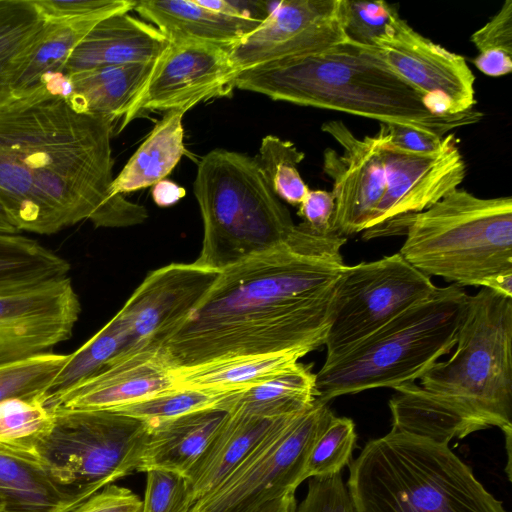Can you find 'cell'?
I'll use <instances>...</instances> for the list:
<instances>
[{
	"instance_id": "6da1fadb",
	"label": "cell",
	"mask_w": 512,
	"mask_h": 512,
	"mask_svg": "<svg viewBox=\"0 0 512 512\" xmlns=\"http://www.w3.org/2000/svg\"><path fill=\"white\" fill-rule=\"evenodd\" d=\"M346 238L303 222L285 244L220 271L160 350L172 371L324 345Z\"/></svg>"
},
{
	"instance_id": "7a4b0ae2",
	"label": "cell",
	"mask_w": 512,
	"mask_h": 512,
	"mask_svg": "<svg viewBox=\"0 0 512 512\" xmlns=\"http://www.w3.org/2000/svg\"><path fill=\"white\" fill-rule=\"evenodd\" d=\"M113 122L38 88L0 107V205L15 228L50 235L81 221L122 228L148 211L112 193Z\"/></svg>"
},
{
	"instance_id": "3957f363",
	"label": "cell",
	"mask_w": 512,
	"mask_h": 512,
	"mask_svg": "<svg viewBox=\"0 0 512 512\" xmlns=\"http://www.w3.org/2000/svg\"><path fill=\"white\" fill-rule=\"evenodd\" d=\"M277 101L334 110L444 137L481 120L476 109L436 116L418 92L392 72L373 47L348 42L315 55L257 65L236 74L232 89Z\"/></svg>"
},
{
	"instance_id": "277c9868",
	"label": "cell",
	"mask_w": 512,
	"mask_h": 512,
	"mask_svg": "<svg viewBox=\"0 0 512 512\" xmlns=\"http://www.w3.org/2000/svg\"><path fill=\"white\" fill-rule=\"evenodd\" d=\"M354 512H507L448 445L390 431L349 464Z\"/></svg>"
},
{
	"instance_id": "5b68a950",
	"label": "cell",
	"mask_w": 512,
	"mask_h": 512,
	"mask_svg": "<svg viewBox=\"0 0 512 512\" xmlns=\"http://www.w3.org/2000/svg\"><path fill=\"white\" fill-rule=\"evenodd\" d=\"M469 295L451 284L404 310L316 374V398L331 399L415 382L451 352Z\"/></svg>"
},
{
	"instance_id": "8992f818",
	"label": "cell",
	"mask_w": 512,
	"mask_h": 512,
	"mask_svg": "<svg viewBox=\"0 0 512 512\" xmlns=\"http://www.w3.org/2000/svg\"><path fill=\"white\" fill-rule=\"evenodd\" d=\"M193 191L203 223L195 264L222 271L279 247L296 230L255 158L214 149L198 163Z\"/></svg>"
},
{
	"instance_id": "52a82bcc",
	"label": "cell",
	"mask_w": 512,
	"mask_h": 512,
	"mask_svg": "<svg viewBox=\"0 0 512 512\" xmlns=\"http://www.w3.org/2000/svg\"><path fill=\"white\" fill-rule=\"evenodd\" d=\"M405 229L399 253L426 276L484 287L512 272V198H480L455 189L426 210L396 218Z\"/></svg>"
},
{
	"instance_id": "ba28073f",
	"label": "cell",
	"mask_w": 512,
	"mask_h": 512,
	"mask_svg": "<svg viewBox=\"0 0 512 512\" xmlns=\"http://www.w3.org/2000/svg\"><path fill=\"white\" fill-rule=\"evenodd\" d=\"M454 348L419 386L487 428L512 430V298L487 288L469 295Z\"/></svg>"
},
{
	"instance_id": "9c48e42d",
	"label": "cell",
	"mask_w": 512,
	"mask_h": 512,
	"mask_svg": "<svg viewBox=\"0 0 512 512\" xmlns=\"http://www.w3.org/2000/svg\"><path fill=\"white\" fill-rule=\"evenodd\" d=\"M51 411L34 456L57 483L86 501L136 471L148 423L114 410Z\"/></svg>"
},
{
	"instance_id": "30bf717a",
	"label": "cell",
	"mask_w": 512,
	"mask_h": 512,
	"mask_svg": "<svg viewBox=\"0 0 512 512\" xmlns=\"http://www.w3.org/2000/svg\"><path fill=\"white\" fill-rule=\"evenodd\" d=\"M334 414L315 399L303 412L273 430L213 491L189 512H259L295 492L302 483L314 444Z\"/></svg>"
},
{
	"instance_id": "8fae6325",
	"label": "cell",
	"mask_w": 512,
	"mask_h": 512,
	"mask_svg": "<svg viewBox=\"0 0 512 512\" xmlns=\"http://www.w3.org/2000/svg\"><path fill=\"white\" fill-rule=\"evenodd\" d=\"M437 289L398 252L345 266L332 296L325 361L343 354Z\"/></svg>"
},
{
	"instance_id": "7c38bea8",
	"label": "cell",
	"mask_w": 512,
	"mask_h": 512,
	"mask_svg": "<svg viewBox=\"0 0 512 512\" xmlns=\"http://www.w3.org/2000/svg\"><path fill=\"white\" fill-rule=\"evenodd\" d=\"M372 47L392 72L420 94L433 115L474 109L475 76L466 59L421 35L399 13Z\"/></svg>"
},
{
	"instance_id": "4fadbf2b",
	"label": "cell",
	"mask_w": 512,
	"mask_h": 512,
	"mask_svg": "<svg viewBox=\"0 0 512 512\" xmlns=\"http://www.w3.org/2000/svg\"><path fill=\"white\" fill-rule=\"evenodd\" d=\"M220 271L171 263L151 271L112 318L124 340V355L159 352L207 294Z\"/></svg>"
},
{
	"instance_id": "5bb4252c",
	"label": "cell",
	"mask_w": 512,
	"mask_h": 512,
	"mask_svg": "<svg viewBox=\"0 0 512 512\" xmlns=\"http://www.w3.org/2000/svg\"><path fill=\"white\" fill-rule=\"evenodd\" d=\"M237 71L228 50L200 43H170L122 117L120 130L145 112L183 110L232 90Z\"/></svg>"
},
{
	"instance_id": "9a60e30c",
	"label": "cell",
	"mask_w": 512,
	"mask_h": 512,
	"mask_svg": "<svg viewBox=\"0 0 512 512\" xmlns=\"http://www.w3.org/2000/svg\"><path fill=\"white\" fill-rule=\"evenodd\" d=\"M345 42L342 0H283L228 52L239 73L273 61L322 53Z\"/></svg>"
},
{
	"instance_id": "2e32d148",
	"label": "cell",
	"mask_w": 512,
	"mask_h": 512,
	"mask_svg": "<svg viewBox=\"0 0 512 512\" xmlns=\"http://www.w3.org/2000/svg\"><path fill=\"white\" fill-rule=\"evenodd\" d=\"M380 128L385 192L366 230L426 210L457 189L466 175L454 134L444 136L435 151L413 152L389 142L386 124Z\"/></svg>"
},
{
	"instance_id": "e0dca14e",
	"label": "cell",
	"mask_w": 512,
	"mask_h": 512,
	"mask_svg": "<svg viewBox=\"0 0 512 512\" xmlns=\"http://www.w3.org/2000/svg\"><path fill=\"white\" fill-rule=\"evenodd\" d=\"M322 131L341 147L323 153V171L332 180L335 209L332 232L347 237L365 231L385 192L383 132L357 137L340 120L325 122Z\"/></svg>"
},
{
	"instance_id": "ac0fdd59",
	"label": "cell",
	"mask_w": 512,
	"mask_h": 512,
	"mask_svg": "<svg viewBox=\"0 0 512 512\" xmlns=\"http://www.w3.org/2000/svg\"><path fill=\"white\" fill-rule=\"evenodd\" d=\"M80 311L69 277L0 296V367L52 353L71 337Z\"/></svg>"
},
{
	"instance_id": "d6986e66",
	"label": "cell",
	"mask_w": 512,
	"mask_h": 512,
	"mask_svg": "<svg viewBox=\"0 0 512 512\" xmlns=\"http://www.w3.org/2000/svg\"><path fill=\"white\" fill-rule=\"evenodd\" d=\"M174 387L160 351L139 352L118 357L48 409L115 410Z\"/></svg>"
},
{
	"instance_id": "ffe728a7",
	"label": "cell",
	"mask_w": 512,
	"mask_h": 512,
	"mask_svg": "<svg viewBox=\"0 0 512 512\" xmlns=\"http://www.w3.org/2000/svg\"><path fill=\"white\" fill-rule=\"evenodd\" d=\"M169 41L152 24L128 12L99 21L70 53L63 74L107 66L153 63Z\"/></svg>"
},
{
	"instance_id": "44dd1931",
	"label": "cell",
	"mask_w": 512,
	"mask_h": 512,
	"mask_svg": "<svg viewBox=\"0 0 512 512\" xmlns=\"http://www.w3.org/2000/svg\"><path fill=\"white\" fill-rule=\"evenodd\" d=\"M291 417L266 418L228 411L185 477L190 506L221 484L273 430Z\"/></svg>"
},
{
	"instance_id": "7402d4cb",
	"label": "cell",
	"mask_w": 512,
	"mask_h": 512,
	"mask_svg": "<svg viewBox=\"0 0 512 512\" xmlns=\"http://www.w3.org/2000/svg\"><path fill=\"white\" fill-rule=\"evenodd\" d=\"M227 413L215 406L148 424L136 471L161 470L185 478Z\"/></svg>"
},
{
	"instance_id": "603a6c76",
	"label": "cell",
	"mask_w": 512,
	"mask_h": 512,
	"mask_svg": "<svg viewBox=\"0 0 512 512\" xmlns=\"http://www.w3.org/2000/svg\"><path fill=\"white\" fill-rule=\"evenodd\" d=\"M134 10L169 43H200L229 50L255 30L261 20L213 11L196 0L135 1Z\"/></svg>"
},
{
	"instance_id": "cb8c5ba5",
	"label": "cell",
	"mask_w": 512,
	"mask_h": 512,
	"mask_svg": "<svg viewBox=\"0 0 512 512\" xmlns=\"http://www.w3.org/2000/svg\"><path fill=\"white\" fill-rule=\"evenodd\" d=\"M394 389L396 393L389 401L393 432L448 445L453 438L462 439L487 428L415 382Z\"/></svg>"
},
{
	"instance_id": "d4e9b609",
	"label": "cell",
	"mask_w": 512,
	"mask_h": 512,
	"mask_svg": "<svg viewBox=\"0 0 512 512\" xmlns=\"http://www.w3.org/2000/svg\"><path fill=\"white\" fill-rule=\"evenodd\" d=\"M0 494L6 512H72L85 502L57 483L35 456L1 446Z\"/></svg>"
},
{
	"instance_id": "484cf974",
	"label": "cell",
	"mask_w": 512,
	"mask_h": 512,
	"mask_svg": "<svg viewBox=\"0 0 512 512\" xmlns=\"http://www.w3.org/2000/svg\"><path fill=\"white\" fill-rule=\"evenodd\" d=\"M153 63L107 66L66 75L64 99L79 112L114 122L125 114Z\"/></svg>"
},
{
	"instance_id": "4316f807",
	"label": "cell",
	"mask_w": 512,
	"mask_h": 512,
	"mask_svg": "<svg viewBox=\"0 0 512 512\" xmlns=\"http://www.w3.org/2000/svg\"><path fill=\"white\" fill-rule=\"evenodd\" d=\"M32 0H0V107L51 30Z\"/></svg>"
},
{
	"instance_id": "83f0119b",
	"label": "cell",
	"mask_w": 512,
	"mask_h": 512,
	"mask_svg": "<svg viewBox=\"0 0 512 512\" xmlns=\"http://www.w3.org/2000/svg\"><path fill=\"white\" fill-rule=\"evenodd\" d=\"M183 110L167 111L114 177L111 190L124 195L164 180L181 160L184 148Z\"/></svg>"
},
{
	"instance_id": "f1b7e54d",
	"label": "cell",
	"mask_w": 512,
	"mask_h": 512,
	"mask_svg": "<svg viewBox=\"0 0 512 512\" xmlns=\"http://www.w3.org/2000/svg\"><path fill=\"white\" fill-rule=\"evenodd\" d=\"M316 399V374L300 362L271 378L224 399L227 411L282 418L297 415Z\"/></svg>"
},
{
	"instance_id": "f546056e",
	"label": "cell",
	"mask_w": 512,
	"mask_h": 512,
	"mask_svg": "<svg viewBox=\"0 0 512 512\" xmlns=\"http://www.w3.org/2000/svg\"><path fill=\"white\" fill-rule=\"evenodd\" d=\"M308 354L293 351L232 358L173 371L176 386L207 389L221 393L246 390L294 366Z\"/></svg>"
},
{
	"instance_id": "4dcf8cb0",
	"label": "cell",
	"mask_w": 512,
	"mask_h": 512,
	"mask_svg": "<svg viewBox=\"0 0 512 512\" xmlns=\"http://www.w3.org/2000/svg\"><path fill=\"white\" fill-rule=\"evenodd\" d=\"M70 264L37 240L0 232V296L68 277Z\"/></svg>"
},
{
	"instance_id": "1f68e13d",
	"label": "cell",
	"mask_w": 512,
	"mask_h": 512,
	"mask_svg": "<svg viewBox=\"0 0 512 512\" xmlns=\"http://www.w3.org/2000/svg\"><path fill=\"white\" fill-rule=\"evenodd\" d=\"M125 340L117 323L111 319L93 337L72 354L41 398L50 408L77 385L102 371L124 354Z\"/></svg>"
},
{
	"instance_id": "d6a6232c",
	"label": "cell",
	"mask_w": 512,
	"mask_h": 512,
	"mask_svg": "<svg viewBox=\"0 0 512 512\" xmlns=\"http://www.w3.org/2000/svg\"><path fill=\"white\" fill-rule=\"evenodd\" d=\"M98 22L53 23L51 30L17 81L13 98L30 94L55 75L63 73L72 50Z\"/></svg>"
},
{
	"instance_id": "836d02e7",
	"label": "cell",
	"mask_w": 512,
	"mask_h": 512,
	"mask_svg": "<svg viewBox=\"0 0 512 512\" xmlns=\"http://www.w3.org/2000/svg\"><path fill=\"white\" fill-rule=\"evenodd\" d=\"M304 157L294 143L273 135L262 139L255 157L276 196L294 206H299L309 191L297 168Z\"/></svg>"
},
{
	"instance_id": "e575fe53",
	"label": "cell",
	"mask_w": 512,
	"mask_h": 512,
	"mask_svg": "<svg viewBox=\"0 0 512 512\" xmlns=\"http://www.w3.org/2000/svg\"><path fill=\"white\" fill-rule=\"evenodd\" d=\"M53 413L39 398L0 403V446L34 456L37 442L49 430Z\"/></svg>"
},
{
	"instance_id": "d590c367",
	"label": "cell",
	"mask_w": 512,
	"mask_h": 512,
	"mask_svg": "<svg viewBox=\"0 0 512 512\" xmlns=\"http://www.w3.org/2000/svg\"><path fill=\"white\" fill-rule=\"evenodd\" d=\"M229 394L231 393L176 386L114 411L152 424L193 411L221 406Z\"/></svg>"
},
{
	"instance_id": "8d00e7d4",
	"label": "cell",
	"mask_w": 512,
	"mask_h": 512,
	"mask_svg": "<svg viewBox=\"0 0 512 512\" xmlns=\"http://www.w3.org/2000/svg\"><path fill=\"white\" fill-rule=\"evenodd\" d=\"M69 359V354H44L0 367V403L15 398L41 400Z\"/></svg>"
},
{
	"instance_id": "74e56055",
	"label": "cell",
	"mask_w": 512,
	"mask_h": 512,
	"mask_svg": "<svg viewBox=\"0 0 512 512\" xmlns=\"http://www.w3.org/2000/svg\"><path fill=\"white\" fill-rule=\"evenodd\" d=\"M356 438L353 420L334 415L312 448L304 473L305 480L340 473L350 463Z\"/></svg>"
},
{
	"instance_id": "f35d334b",
	"label": "cell",
	"mask_w": 512,
	"mask_h": 512,
	"mask_svg": "<svg viewBox=\"0 0 512 512\" xmlns=\"http://www.w3.org/2000/svg\"><path fill=\"white\" fill-rule=\"evenodd\" d=\"M398 6L386 1L342 0L344 33L348 43L372 47L395 14Z\"/></svg>"
},
{
	"instance_id": "ab89813d",
	"label": "cell",
	"mask_w": 512,
	"mask_h": 512,
	"mask_svg": "<svg viewBox=\"0 0 512 512\" xmlns=\"http://www.w3.org/2000/svg\"><path fill=\"white\" fill-rule=\"evenodd\" d=\"M40 15L50 23L100 21L111 15L129 12L135 1L128 0H32Z\"/></svg>"
},
{
	"instance_id": "60d3db41",
	"label": "cell",
	"mask_w": 512,
	"mask_h": 512,
	"mask_svg": "<svg viewBox=\"0 0 512 512\" xmlns=\"http://www.w3.org/2000/svg\"><path fill=\"white\" fill-rule=\"evenodd\" d=\"M146 475L141 512H189L191 506L183 476L161 470H151Z\"/></svg>"
},
{
	"instance_id": "b9f144b4",
	"label": "cell",
	"mask_w": 512,
	"mask_h": 512,
	"mask_svg": "<svg viewBox=\"0 0 512 512\" xmlns=\"http://www.w3.org/2000/svg\"><path fill=\"white\" fill-rule=\"evenodd\" d=\"M295 512H354L341 473L311 477L307 494Z\"/></svg>"
},
{
	"instance_id": "7bdbcfd3",
	"label": "cell",
	"mask_w": 512,
	"mask_h": 512,
	"mask_svg": "<svg viewBox=\"0 0 512 512\" xmlns=\"http://www.w3.org/2000/svg\"><path fill=\"white\" fill-rule=\"evenodd\" d=\"M479 53L512 55V1L506 0L500 10L471 36Z\"/></svg>"
},
{
	"instance_id": "ee69618b",
	"label": "cell",
	"mask_w": 512,
	"mask_h": 512,
	"mask_svg": "<svg viewBox=\"0 0 512 512\" xmlns=\"http://www.w3.org/2000/svg\"><path fill=\"white\" fill-rule=\"evenodd\" d=\"M335 209V200L331 191L310 190L299 205L298 215L303 223L318 234L332 232V218Z\"/></svg>"
},
{
	"instance_id": "f6af8a7d",
	"label": "cell",
	"mask_w": 512,
	"mask_h": 512,
	"mask_svg": "<svg viewBox=\"0 0 512 512\" xmlns=\"http://www.w3.org/2000/svg\"><path fill=\"white\" fill-rule=\"evenodd\" d=\"M142 500L133 491L116 486L109 485L72 512H141Z\"/></svg>"
},
{
	"instance_id": "bcb514c9",
	"label": "cell",
	"mask_w": 512,
	"mask_h": 512,
	"mask_svg": "<svg viewBox=\"0 0 512 512\" xmlns=\"http://www.w3.org/2000/svg\"><path fill=\"white\" fill-rule=\"evenodd\" d=\"M386 127L390 143L413 152L435 151L444 138L411 126L386 124Z\"/></svg>"
},
{
	"instance_id": "7dc6e473",
	"label": "cell",
	"mask_w": 512,
	"mask_h": 512,
	"mask_svg": "<svg viewBox=\"0 0 512 512\" xmlns=\"http://www.w3.org/2000/svg\"><path fill=\"white\" fill-rule=\"evenodd\" d=\"M185 195V190L169 180H162L153 186L152 197L160 207L175 204Z\"/></svg>"
},
{
	"instance_id": "c3c4849f",
	"label": "cell",
	"mask_w": 512,
	"mask_h": 512,
	"mask_svg": "<svg viewBox=\"0 0 512 512\" xmlns=\"http://www.w3.org/2000/svg\"><path fill=\"white\" fill-rule=\"evenodd\" d=\"M295 492L289 493L265 506L259 512H295Z\"/></svg>"
},
{
	"instance_id": "681fc988",
	"label": "cell",
	"mask_w": 512,
	"mask_h": 512,
	"mask_svg": "<svg viewBox=\"0 0 512 512\" xmlns=\"http://www.w3.org/2000/svg\"><path fill=\"white\" fill-rule=\"evenodd\" d=\"M0 232L4 233H19L15 226L10 221L9 217L0 205Z\"/></svg>"
},
{
	"instance_id": "f907efd6",
	"label": "cell",
	"mask_w": 512,
	"mask_h": 512,
	"mask_svg": "<svg viewBox=\"0 0 512 512\" xmlns=\"http://www.w3.org/2000/svg\"><path fill=\"white\" fill-rule=\"evenodd\" d=\"M7 503L4 497L0 494V512H6Z\"/></svg>"
}]
</instances>
